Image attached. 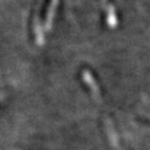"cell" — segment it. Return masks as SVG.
Masks as SVG:
<instances>
[{"instance_id":"cell-1","label":"cell","mask_w":150,"mask_h":150,"mask_svg":"<svg viewBox=\"0 0 150 150\" xmlns=\"http://www.w3.org/2000/svg\"><path fill=\"white\" fill-rule=\"evenodd\" d=\"M57 4V0H52V3L49 7V11H48V14H47V21H46V27L47 29H49L51 27L52 23V19H53L54 11H55V6Z\"/></svg>"}]
</instances>
